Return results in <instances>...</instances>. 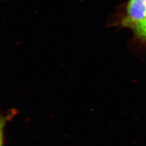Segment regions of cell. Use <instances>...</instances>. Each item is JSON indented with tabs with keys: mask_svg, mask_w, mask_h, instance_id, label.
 I'll return each instance as SVG.
<instances>
[{
	"mask_svg": "<svg viewBox=\"0 0 146 146\" xmlns=\"http://www.w3.org/2000/svg\"><path fill=\"white\" fill-rule=\"evenodd\" d=\"M130 29L134 33L137 38L143 43H146V21L137 24L131 27Z\"/></svg>",
	"mask_w": 146,
	"mask_h": 146,
	"instance_id": "7a4b0ae2",
	"label": "cell"
},
{
	"mask_svg": "<svg viewBox=\"0 0 146 146\" xmlns=\"http://www.w3.org/2000/svg\"><path fill=\"white\" fill-rule=\"evenodd\" d=\"M7 118L2 115H0V146H3V133L5 124H6Z\"/></svg>",
	"mask_w": 146,
	"mask_h": 146,
	"instance_id": "3957f363",
	"label": "cell"
},
{
	"mask_svg": "<svg viewBox=\"0 0 146 146\" xmlns=\"http://www.w3.org/2000/svg\"><path fill=\"white\" fill-rule=\"evenodd\" d=\"M115 18V23L129 29L146 21V0H129L123 12Z\"/></svg>",
	"mask_w": 146,
	"mask_h": 146,
	"instance_id": "6da1fadb",
	"label": "cell"
}]
</instances>
